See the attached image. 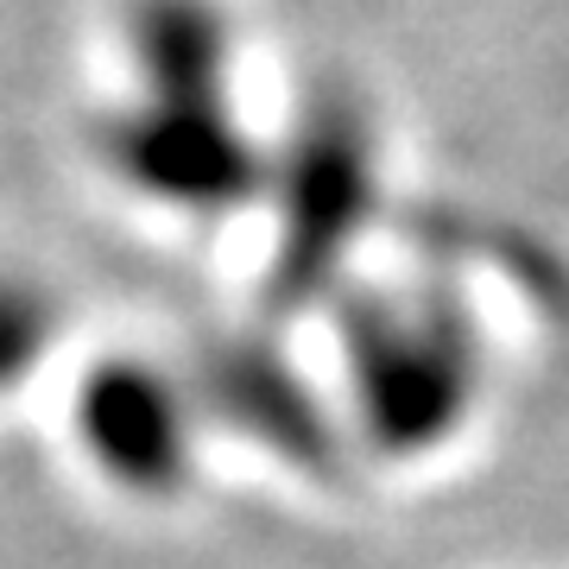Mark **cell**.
<instances>
[{"label":"cell","instance_id":"6da1fadb","mask_svg":"<svg viewBox=\"0 0 569 569\" xmlns=\"http://www.w3.org/2000/svg\"><path fill=\"white\" fill-rule=\"evenodd\" d=\"M114 164L140 190L171 203H228L247 183V152L234 127L209 114V102H171V96H152L146 114L114 127Z\"/></svg>","mask_w":569,"mask_h":569},{"label":"cell","instance_id":"7a4b0ae2","mask_svg":"<svg viewBox=\"0 0 569 569\" xmlns=\"http://www.w3.org/2000/svg\"><path fill=\"white\" fill-rule=\"evenodd\" d=\"M82 437L121 488L164 493L183 468V411L159 373L102 367L82 399Z\"/></svg>","mask_w":569,"mask_h":569}]
</instances>
